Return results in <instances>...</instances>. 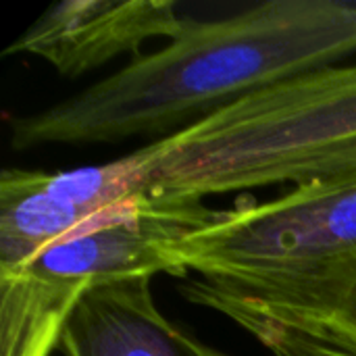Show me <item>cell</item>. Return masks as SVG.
Wrapping results in <instances>:
<instances>
[{"instance_id": "obj_5", "label": "cell", "mask_w": 356, "mask_h": 356, "mask_svg": "<svg viewBox=\"0 0 356 356\" xmlns=\"http://www.w3.org/2000/svg\"><path fill=\"white\" fill-rule=\"evenodd\" d=\"M140 148L71 171L6 167L0 175V275L23 269L52 242L104 209L142 194Z\"/></svg>"}, {"instance_id": "obj_2", "label": "cell", "mask_w": 356, "mask_h": 356, "mask_svg": "<svg viewBox=\"0 0 356 356\" xmlns=\"http://www.w3.org/2000/svg\"><path fill=\"white\" fill-rule=\"evenodd\" d=\"M181 294L250 332L319 334L356 288V173L219 211L186 238Z\"/></svg>"}, {"instance_id": "obj_1", "label": "cell", "mask_w": 356, "mask_h": 356, "mask_svg": "<svg viewBox=\"0 0 356 356\" xmlns=\"http://www.w3.org/2000/svg\"><path fill=\"white\" fill-rule=\"evenodd\" d=\"M356 52V2L269 0L184 19L167 46L38 113L10 119L13 150L169 138L286 77Z\"/></svg>"}, {"instance_id": "obj_9", "label": "cell", "mask_w": 356, "mask_h": 356, "mask_svg": "<svg viewBox=\"0 0 356 356\" xmlns=\"http://www.w3.org/2000/svg\"><path fill=\"white\" fill-rule=\"evenodd\" d=\"M315 336L356 350V288L346 305L340 309V313Z\"/></svg>"}, {"instance_id": "obj_3", "label": "cell", "mask_w": 356, "mask_h": 356, "mask_svg": "<svg viewBox=\"0 0 356 356\" xmlns=\"http://www.w3.org/2000/svg\"><path fill=\"white\" fill-rule=\"evenodd\" d=\"M140 152L142 192L171 198L355 175L356 65L275 81Z\"/></svg>"}, {"instance_id": "obj_7", "label": "cell", "mask_w": 356, "mask_h": 356, "mask_svg": "<svg viewBox=\"0 0 356 356\" xmlns=\"http://www.w3.org/2000/svg\"><path fill=\"white\" fill-rule=\"evenodd\" d=\"M152 277H127L83 294L58 350L65 356H229L161 313Z\"/></svg>"}, {"instance_id": "obj_6", "label": "cell", "mask_w": 356, "mask_h": 356, "mask_svg": "<svg viewBox=\"0 0 356 356\" xmlns=\"http://www.w3.org/2000/svg\"><path fill=\"white\" fill-rule=\"evenodd\" d=\"M184 25L171 0H63L48 6L4 54H33L65 77H79L121 54L140 56L154 38Z\"/></svg>"}, {"instance_id": "obj_8", "label": "cell", "mask_w": 356, "mask_h": 356, "mask_svg": "<svg viewBox=\"0 0 356 356\" xmlns=\"http://www.w3.org/2000/svg\"><path fill=\"white\" fill-rule=\"evenodd\" d=\"M263 346L273 356H356L355 348L305 334H280Z\"/></svg>"}, {"instance_id": "obj_4", "label": "cell", "mask_w": 356, "mask_h": 356, "mask_svg": "<svg viewBox=\"0 0 356 356\" xmlns=\"http://www.w3.org/2000/svg\"><path fill=\"white\" fill-rule=\"evenodd\" d=\"M217 215L202 200L142 192L94 215L23 269L0 275L2 356L52 355L71 313L96 286L156 273L184 277L177 246Z\"/></svg>"}]
</instances>
